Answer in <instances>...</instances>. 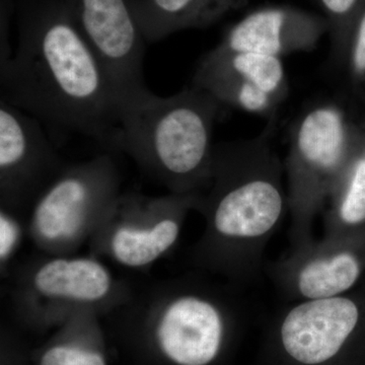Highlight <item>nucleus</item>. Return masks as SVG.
<instances>
[{
    "label": "nucleus",
    "instance_id": "obj_8",
    "mask_svg": "<svg viewBox=\"0 0 365 365\" xmlns=\"http://www.w3.org/2000/svg\"><path fill=\"white\" fill-rule=\"evenodd\" d=\"M200 199V193H121L88 242L91 254L131 270L150 269L176 247L189 213L198 211Z\"/></svg>",
    "mask_w": 365,
    "mask_h": 365
},
{
    "label": "nucleus",
    "instance_id": "obj_11",
    "mask_svg": "<svg viewBox=\"0 0 365 365\" xmlns=\"http://www.w3.org/2000/svg\"><path fill=\"white\" fill-rule=\"evenodd\" d=\"M192 85L207 91L225 107L268 120L277 116L289 95L282 59L215 47L200 59Z\"/></svg>",
    "mask_w": 365,
    "mask_h": 365
},
{
    "label": "nucleus",
    "instance_id": "obj_18",
    "mask_svg": "<svg viewBox=\"0 0 365 365\" xmlns=\"http://www.w3.org/2000/svg\"><path fill=\"white\" fill-rule=\"evenodd\" d=\"M343 68L351 98L365 104V0L353 21Z\"/></svg>",
    "mask_w": 365,
    "mask_h": 365
},
{
    "label": "nucleus",
    "instance_id": "obj_10",
    "mask_svg": "<svg viewBox=\"0 0 365 365\" xmlns=\"http://www.w3.org/2000/svg\"><path fill=\"white\" fill-rule=\"evenodd\" d=\"M66 167L39 120L0 98V206L24 212Z\"/></svg>",
    "mask_w": 365,
    "mask_h": 365
},
{
    "label": "nucleus",
    "instance_id": "obj_12",
    "mask_svg": "<svg viewBox=\"0 0 365 365\" xmlns=\"http://www.w3.org/2000/svg\"><path fill=\"white\" fill-rule=\"evenodd\" d=\"M278 323L281 350L299 365L331 364L344 351L364 319L365 307L347 294L292 302Z\"/></svg>",
    "mask_w": 365,
    "mask_h": 365
},
{
    "label": "nucleus",
    "instance_id": "obj_13",
    "mask_svg": "<svg viewBox=\"0 0 365 365\" xmlns=\"http://www.w3.org/2000/svg\"><path fill=\"white\" fill-rule=\"evenodd\" d=\"M354 230L325 234L319 241L294 248L278 262L273 276L283 294L294 302L349 292L364 268Z\"/></svg>",
    "mask_w": 365,
    "mask_h": 365
},
{
    "label": "nucleus",
    "instance_id": "obj_19",
    "mask_svg": "<svg viewBox=\"0 0 365 365\" xmlns=\"http://www.w3.org/2000/svg\"><path fill=\"white\" fill-rule=\"evenodd\" d=\"M21 211L0 206V271L4 277L28 235V220Z\"/></svg>",
    "mask_w": 365,
    "mask_h": 365
},
{
    "label": "nucleus",
    "instance_id": "obj_3",
    "mask_svg": "<svg viewBox=\"0 0 365 365\" xmlns=\"http://www.w3.org/2000/svg\"><path fill=\"white\" fill-rule=\"evenodd\" d=\"M223 107L192 85L170 96L150 91L119 113L118 153L169 193H203L212 174L213 129Z\"/></svg>",
    "mask_w": 365,
    "mask_h": 365
},
{
    "label": "nucleus",
    "instance_id": "obj_20",
    "mask_svg": "<svg viewBox=\"0 0 365 365\" xmlns=\"http://www.w3.org/2000/svg\"><path fill=\"white\" fill-rule=\"evenodd\" d=\"M40 365H107L104 354L81 343L61 342L48 348Z\"/></svg>",
    "mask_w": 365,
    "mask_h": 365
},
{
    "label": "nucleus",
    "instance_id": "obj_14",
    "mask_svg": "<svg viewBox=\"0 0 365 365\" xmlns=\"http://www.w3.org/2000/svg\"><path fill=\"white\" fill-rule=\"evenodd\" d=\"M326 34L329 24L323 14L290 6H263L230 26L215 48L282 59L294 53L313 51Z\"/></svg>",
    "mask_w": 365,
    "mask_h": 365
},
{
    "label": "nucleus",
    "instance_id": "obj_2",
    "mask_svg": "<svg viewBox=\"0 0 365 365\" xmlns=\"http://www.w3.org/2000/svg\"><path fill=\"white\" fill-rule=\"evenodd\" d=\"M277 116L258 136L217 144L210 182L201 193L205 227L194 265L230 284L251 280L288 209L284 163L274 146Z\"/></svg>",
    "mask_w": 365,
    "mask_h": 365
},
{
    "label": "nucleus",
    "instance_id": "obj_17",
    "mask_svg": "<svg viewBox=\"0 0 365 365\" xmlns=\"http://www.w3.org/2000/svg\"><path fill=\"white\" fill-rule=\"evenodd\" d=\"M329 24L332 56L338 66H344L353 21L364 0H314Z\"/></svg>",
    "mask_w": 365,
    "mask_h": 365
},
{
    "label": "nucleus",
    "instance_id": "obj_7",
    "mask_svg": "<svg viewBox=\"0 0 365 365\" xmlns=\"http://www.w3.org/2000/svg\"><path fill=\"white\" fill-rule=\"evenodd\" d=\"M132 289L102 259L88 255H46L18 271L11 309L26 321L66 322L83 312L112 313L130 299Z\"/></svg>",
    "mask_w": 365,
    "mask_h": 365
},
{
    "label": "nucleus",
    "instance_id": "obj_15",
    "mask_svg": "<svg viewBox=\"0 0 365 365\" xmlns=\"http://www.w3.org/2000/svg\"><path fill=\"white\" fill-rule=\"evenodd\" d=\"M144 39L160 42L173 34L204 29L248 0H127Z\"/></svg>",
    "mask_w": 365,
    "mask_h": 365
},
{
    "label": "nucleus",
    "instance_id": "obj_1",
    "mask_svg": "<svg viewBox=\"0 0 365 365\" xmlns=\"http://www.w3.org/2000/svg\"><path fill=\"white\" fill-rule=\"evenodd\" d=\"M16 53L0 63L1 100L118 153L119 104L64 0H14Z\"/></svg>",
    "mask_w": 365,
    "mask_h": 365
},
{
    "label": "nucleus",
    "instance_id": "obj_16",
    "mask_svg": "<svg viewBox=\"0 0 365 365\" xmlns=\"http://www.w3.org/2000/svg\"><path fill=\"white\" fill-rule=\"evenodd\" d=\"M325 213V234L365 225V125L356 150L336 182Z\"/></svg>",
    "mask_w": 365,
    "mask_h": 365
},
{
    "label": "nucleus",
    "instance_id": "obj_4",
    "mask_svg": "<svg viewBox=\"0 0 365 365\" xmlns=\"http://www.w3.org/2000/svg\"><path fill=\"white\" fill-rule=\"evenodd\" d=\"M353 102L318 101L300 113L290 129L284 170L294 248L314 241V220L359 145L365 116Z\"/></svg>",
    "mask_w": 365,
    "mask_h": 365
},
{
    "label": "nucleus",
    "instance_id": "obj_9",
    "mask_svg": "<svg viewBox=\"0 0 365 365\" xmlns=\"http://www.w3.org/2000/svg\"><path fill=\"white\" fill-rule=\"evenodd\" d=\"M122 108L150 93L143 73L145 43L127 0H64Z\"/></svg>",
    "mask_w": 365,
    "mask_h": 365
},
{
    "label": "nucleus",
    "instance_id": "obj_6",
    "mask_svg": "<svg viewBox=\"0 0 365 365\" xmlns=\"http://www.w3.org/2000/svg\"><path fill=\"white\" fill-rule=\"evenodd\" d=\"M121 175L109 153L66 165L34 201L28 235L46 255L76 254L121 195Z\"/></svg>",
    "mask_w": 365,
    "mask_h": 365
},
{
    "label": "nucleus",
    "instance_id": "obj_5",
    "mask_svg": "<svg viewBox=\"0 0 365 365\" xmlns=\"http://www.w3.org/2000/svg\"><path fill=\"white\" fill-rule=\"evenodd\" d=\"M227 288L182 276L132 294L119 307L148 327L158 351L175 365H210L239 311Z\"/></svg>",
    "mask_w": 365,
    "mask_h": 365
}]
</instances>
